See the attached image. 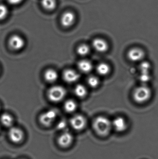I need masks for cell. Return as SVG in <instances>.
Masks as SVG:
<instances>
[{"label": "cell", "instance_id": "obj_3", "mask_svg": "<svg viewBox=\"0 0 158 159\" xmlns=\"http://www.w3.org/2000/svg\"><path fill=\"white\" fill-rule=\"evenodd\" d=\"M66 94V89L61 86H54L48 91V98L52 102H58L62 101Z\"/></svg>", "mask_w": 158, "mask_h": 159}, {"label": "cell", "instance_id": "obj_11", "mask_svg": "<svg viewBox=\"0 0 158 159\" xmlns=\"http://www.w3.org/2000/svg\"><path fill=\"white\" fill-rule=\"evenodd\" d=\"M112 128L117 132H123L128 128L127 121L123 118L118 117L112 121Z\"/></svg>", "mask_w": 158, "mask_h": 159}, {"label": "cell", "instance_id": "obj_8", "mask_svg": "<svg viewBox=\"0 0 158 159\" xmlns=\"http://www.w3.org/2000/svg\"><path fill=\"white\" fill-rule=\"evenodd\" d=\"M8 44L10 48L14 50H21L25 46V42L22 37L19 35H13L10 37Z\"/></svg>", "mask_w": 158, "mask_h": 159}, {"label": "cell", "instance_id": "obj_5", "mask_svg": "<svg viewBox=\"0 0 158 159\" xmlns=\"http://www.w3.org/2000/svg\"><path fill=\"white\" fill-rule=\"evenodd\" d=\"M71 127L75 130L81 131L86 127L87 121L82 115H77L71 118L70 120Z\"/></svg>", "mask_w": 158, "mask_h": 159}, {"label": "cell", "instance_id": "obj_4", "mask_svg": "<svg viewBox=\"0 0 158 159\" xmlns=\"http://www.w3.org/2000/svg\"><path fill=\"white\" fill-rule=\"evenodd\" d=\"M57 116L56 111L51 109L42 114L39 117V121L45 127H49L55 120Z\"/></svg>", "mask_w": 158, "mask_h": 159}, {"label": "cell", "instance_id": "obj_1", "mask_svg": "<svg viewBox=\"0 0 158 159\" xmlns=\"http://www.w3.org/2000/svg\"><path fill=\"white\" fill-rule=\"evenodd\" d=\"M93 127L95 131L98 135L106 136L112 129V121L106 117L99 116L94 120Z\"/></svg>", "mask_w": 158, "mask_h": 159}, {"label": "cell", "instance_id": "obj_18", "mask_svg": "<svg viewBox=\"0 0 158 159\" xmlns=\"http://www.w3.org/2000/svg\"><path fill=\"white\" fill-rule=\"evenodd\" d=\"M41 5L47 11H53L56 7V0H41Z\"/></svg>", "mask_w": 158, "mask_h": 159}, {"label": "cell", "instance_id": "obj_13", "mask_svg": "<svg viewBox=\"0 0 158 159\" xmlns=\"http://www.w3.org/2000/svg\"><path fill=\"white\" fill-rule=\"evenodd\" d=\"M63 78L65 81L69 83H74L79 80L80 77L79 73L72 70H66L63 73Z\"/></svg>", "mask_w": 158, "mask_h": 159}, {"label": "cell", "instance_id": "obj_21", "mask_svg": "<svg viewBox=\"0 0 158 159\" xmlns=\"http://www.w3.org/2000/svg\"><path fill=\"white\" fill-rule=\"evenodd\" d=\"M77 53L80 56L84 57L87 56L90 53V47L86 44H81L78 47Z\"/></svg>", "mask_w": 158, "mask_h": 159}, {"label": "cell", "instance_id": "obj_12", "mask_svg": "<svg viewBox=\"0 0 158 159\" xmlns=\"http://www.w3.org/2000/svg\"><path fill=\"white\" fill-rule=\"evenodd\" d=\"M92 46L99 53H104L109 49L107 42L102 38H96L93 41Z\"/></svg>", "mask_w": 158, "mask_h": 159}, {"label": "cell", "instance_id": "obj_9", "mask_svg": "<svg viewBox=\"0 0 158 159\" xmlns=\"http://www.w3.org/2000/svg\"><path fill=\"white\" fill-rule=\"evenodd\" d=\"M76 20V16L73 12L66 11L62 14L60 18V23L63 27L69 28L73 25Z\"/></svg>", "mask_w": 158, "mask_h": 159}, {"label": "cell", "instance_id": "obj_25", "mask_svg": "<svg viewBox=\"0 0 158 159\" xmlns=\"http://www.w3.org/2000/svg\"><path fill=\"white\" fill-rule=\"evenodd\" d=\"M151 78V76L149 74H141L140 75V80L142 82H147Z\"/></svg>", "mask_w": 158, "mask_h": 159}, {"label": "cell", "instance_id": "obj_17", "mask_svg": "<svg viewBox=\"0 0 158 159\" xmlns=\"http://www.w3.org/2000/svg\"><path fill=\"white\" fill-rule=\"evenodd\" d=\"M96 71L101 76H106L109 73L110 68L108 64L104 62L99 63L96 67Z\"/></svg>", "mask_w": 158, "mask_h": 159}, {"label": "cell", "instance_id": "obj_2", "mask_svg": "<svg viewBox=\"0 0 158 159\" xmlns=\"http://www.w3.org/2000/svg\"><path fill=\"white\" fill-rule=\"evenodd\" d=\"M152 95L151 90L149 87L143 85L136 88L133 94L134 100L138 103H144L150 99Z\"/></svg>", "mask_w": 158, "mask_h": 159}, {"label": "cell", "instance_id": "obj_6", "mask_svg": "<svg viewBox=\"0 0 158 159\" xmlns=\"http://www.w3.org/2000/svg\"><path fill=\"white\" fill-rule=\"evenodd\" d=\"M8 136L11 142L19 143L23 140L24 134L23 131L19 128L11 127L8 131Z\"/></svg>", "mask_w": 158, "mask_h": 159}, {"label": "cell", "instance_id": "obj_22", "mask_svg": "<svg viewBox=\"0 0 158 159\" xmlns=\"http://www.w3.org/2000/svg\"><path fill=\"white\" fill-rule=\"evenodd\" d=\"M87 83L91 88H96L99 85L100 81L96 76H91L87 80Z\"/></svg>", "mask_w": 158, "mask_h": 159}, {"label": "cell", "instance_id": "obj_7", "mask_svg": "<svg viewBox=\"0 0 158 159\" xmlns=\"http://www.w3.org/2000/svg\"><path fill=\"white\" fill-rule=\"evenodd\" d=\"M127 57L130 61L138 62L143 59L145 53L143 50L139 48H131L127 53Z\"/></svg>", "mask_w": 158, "mask_h": 159}, {"label": "cell", "instance_id": "obj_19", "mask_svg": "<svg viewBox=\"0 0 158 159\" xmlns=\"http://www.w3.org/2000/svg\"><path fill=\"white\" fill-rule=\"evenodd\" d=\"M64 107V109L67 113H71L77 109V105L76 102L73 100H69L66 101Z\"/></svg>", "mask_w": 158, "mask_h": 159}, {"label": "cell", "instance_id": "obj_14", "mask_svg": "<svg viewBox=\"0 0 158 159\" xmlns=\"http://www.w3.org/2000/svg\"><path fill=\"white\" fill-rule=\"evenodd\" d=\"M78 68L83 73H88L92 70L93 66L91 61L86 60L81 61L78 63Z\"/></svg>", "mask_w": 158, "mask_h": 159}, {"label": "cell", "instance_id": "obj_16", "mask_svg": "<svg viewBox=\"0 0 158 159\" xmlns=\"http://www.w3.org/2000/svg\"><path fill=\"white\" fill-rule=\"evenodd\" d=\"M0 122L4 127L11 128L14 123V119L11 115L5 113L0 117Z\"/></svg>", "mask_w": 158, "mask_h": 159}, {"label": "cell", "instance_id": "obj_15", "mask_svg": "<svg viewBox=\"0 0 158 159\" xmlns=\"http://www.w3.org/2000/svg\"><path fill=\"white\" fill-rule=\"evenodd\" d=\"M44 78L47 82L53 83L57 80L58 78V74L55 70L49 69L45 71V72Z\"/></svg>", "mask_w": 158, "mask_h": 159}, {"label": "cell", "instance_id": "obj_23", "mask_svg": "<svg viewBox=\"0 0 158 159\" xmlns=\"http://www.w3.org/2000/svg\"><path fill=\"white\" fill-rule=\"evenodd\" d=\"M151 65L147 61H143L140 65V70L141 74H149Z\"/></svg>", "mask_w": 158, "mask_h": 159}, {"label": "cell", "instance_id": "obj_10", "mask_svg": "<svg viewBox=\"0 0 158 159\" xmlns=\"http://www.w3.org/2000/svg\"><path fill=\"white\" fill-rule=\"evenodd\" d=\"M73 141V136L69 132H65L58 137V143L62 148H67L72 144Z\"/></svg>", "mask_w": 158, "mask_h": 159}, {"label": "cell", "instance_id": "obj_24", "mask_svg": "<svg viewBox=\"0 0 158 159\" xmlns=\"http://www.w3.org/2000/svg\"><path fill=\"white\" fill-rule=\"evenodd\" d=\"M8 13L7 7L2 4H0V20L6 18L8 15Z\"/></svg>", "mask_w": 158, "mask_h": 159}, {"label": "cell", "instance_id": "obj_27", "mask_svg": "<svg viewBox=\"0 0 158 159\" xmlns=\"http://www.w3.org/2000/svg\"><path fill=\"white\" fill-rule=\"evenodd\" d=\"M24 0H7V2L12 5H17L21 3Z\"/></svg>", "mask_w": 158, "mask_h": 159}, {"label": "cell", "instance_id": "obj_26", "mask_svg": "<svg viewBox=\"0 0 158 159\" xmlns=\"http://www.w3.org/2000/svg\"><path fill=\"white\" fill-rule=\"evenodd\" d=\"M67 123L65 120H61L57 125V128L59 130H64L66 128Z\"/></svg>", "mask_w": 158, "mask_h": 159}, {"label": "cell", "instance_id": "obj_20", "mask_svg": "<svg viewBox=\"0 0 158 159\" xmlns=\"http://www.w3.org/2000/svg\"><path fill=\"white\" fill-rule=\"evenodd\" d=\"M74 93L79 98H84L87 94V89L83 85L79 84L75 87Z\"/></svg>", "mask_w": 158, "mask_h": 159}]
</instances>
